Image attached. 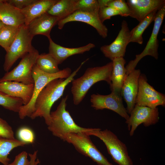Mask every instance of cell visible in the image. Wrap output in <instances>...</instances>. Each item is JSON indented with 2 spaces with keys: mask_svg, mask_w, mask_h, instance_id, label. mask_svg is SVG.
<instances>
[{
  "mask_svg": "<svg viewBox=\"0 0 165 165\" xmlns=\"http://www.w3.org/2000/svg\"><path fill=\"white\" fill-rule=\"evenodd\" d=\"M88 59L82 62L67 78L54 79L43 88L35 100V111L30 117L32 119L38 117H43L47 126L50 124V110L52 105L63 95L66 86L72 82L82 66Z\"/></svg>",
  "mask_w": 165,
  "mask_h": 165,
  "instance_id": "obj_1",
  "label": "cell"
},
{
  "mask_svg": "<svg viewBox=\"0 0 165 165\" xmlns=\"http://www.w3.org/2000/svg\"><path fill=\"white\" fill-rule=\"evenodd\" d=\"M112 69V61L102 66L88 68L81 76L74 79L72 82L71 91L74 104H79L90 88L95 83L104 81L110 86Z\"/></svg>",
  "mask_w": 165,
  "mask_h": 165,
  "instance_id": "obj_2",
  "label": "cell"
},
{
  "mask_svg": "<svg viewBox=\"0 0 165 165\" xmlns=\"http://www.w3.org/2000/svg\"><path fill=\"white\" fill-rule=\"evenodd\" d=\"M68 95L62 98L54 111L50 112L51 122L48 130L52 134L63 140L66 135L72 133H88L94 131L95 128H86L76 124L66 109Z\"/></svg>",
  "mask_w": 165,
  "mask_h": 165,
  "instance_id": "obj_3",
  "label": "cell"
},
{
  "mask_svg": "<svg viewBox=\"0 0 165 165\" xmlns=\"http://www.w3.org/2000/svg\"><path fill=\"white\" fill-rule=\"evenodd\" d=\"M71 73V69L69 68H64L55 73H46L39 69L35 64L32 71L34 82L33 94L30 102L20 107L18 112L20 119H23L26 117H30L35 111L34 106L36 98L40 92L49 82L56 79H66Z\"/></svg>",
  "mask_w": 165,
  "mask_h": 165,
  "instance_id": "obj_4",
  "label": "cell"
},
{
  "mask_svg": "<svg viewBox=\"0 0 165 165\" xmlns=\"http://www.w3.org/2000/svg\"><path fill=\"white\" fill-rule=\"evenodd\" d=\"M86 133L89 136H96L102 140L108 154L119 165H133L127 146L111 130L107 129L102 130L100 128H95L94 131Z\"/></svg>",
  "mask_w": 165,
  "mask_h": 165,
  "instance_id": "obj_5",
  "label": "cell"
},
{
  "mask_svg": "<svg viewBox=\"0 0 165 165\" xmlns=\"http://www.w3.org/2000/svg\"><path fill=\"white\" fill-rule=\"evenodd\" d=\"M33 37L27 26L24 24L19 27L17 35L8 50L3 65L4 70L8 72L15 62L35 48L31 45Z\"/></svg>",
  "mask_w": 165,
  "mask_h": 165,
  "instance_id": "obj_6",
  "label": "cell"
},
{
  "mask_svg": "<svg viewBox=\"0 0 165 165\" xmlns=\"http://www.w3.org/2000/svg\"><path fill=\"white\" fill-rule=\"evenodd\" d=\"M63 141L72 144L78 152L89 157L99 165H113L99 150L86 133L69 134Z\"/></svg>",
  "mask_w": 165,
  "mask_h": 165,
  "instance_id": "obj_7",
  "label": "cell"
},
{
  "mask_svg": "<svg viewBox=\"0 0 165 165\" xmlns=\"http://www.w3.org/2000/svg\"><path fill=\"white\" fill-rule=\"evenodd\" d=\"M39 55L38 51L35 49L26 54L16 67L0 79V82L13 81L27 85L34 84L32 69Z\"/></svg>",
  "mask_w": 165,
  "mask_h": 165,
  "instance_id": "obj_8",
  "label": "cell"
},
{
  "mask_svg": "<svg viewBox=\"0 0 165 165\" xmlns=\"http://www.w3.org/2000/svg\"><path fill=\"white\" fill-rule=\"evenodd\" d=\"M165 16V5L157 12L151 35L144 49L141 53L136 55L134 59L130 61L126 66V76L135 69L139 61L144 57L150 56L156 60L158 59L159 43L157 37Z\"/></svg>",
  "mask_w": 165,
  "mask_h": 165,
  "instance_id": "obj_9",
  "label": "cell"
},
{
  "mask_svg": "<svg viewBox=\"0 0 165 165\" xmlns=\"http://www.w3.org/2000/svg\"><path fill=\"white\" fill-rule=\"evenodd\" d=\"M138 89L135 105L154 108L165 106V95L156 91L149 84L145 75L141 74L138 79Z\"/></svg>",
  "mask_w": 165,
  "mask_h": 165,
  "instance_id": "obj_10",
  "label": "cell"
},
{
  "mask_svg": "<svg viewBox=\"0 0 165 165\" xmlns=\"http://www.w3.org/2000/svg\"><path fill=\"white\" fill-rule=\"evenodd\" d=\"M128 120L126 121L127 124L129 134L132 136L138 127L141 123L145 127L155 125L159 120L158 108H154L135 105L130 113Z\"/></svg>",
  "mask_w": 165,
  "mask_h": 165,
  "instance_id": "obj_11",
  "label": "cell"
},
{
  "mask_svg": "<svg viewBox=\"0 0 165 165\" xmlns=\"http://www.w3.org/2000/svg\"><path fill=\"white\" fill-rule=\"evenodd\" d=\"M91 106L96 110L107 109L119 115L127 121L129 116L123 105L121 94L112 91L108 95L93 94L90 97Z\"/></svg>",
  "mask_w": 165,
  "mask_h": 165,
  "instance_id": "obj_12",
  "label": "cell"
},
{
  "mask_svg": "<svg viewBox=\"0 0 165 165\" xmlns=\"http://www.w3.org/2000/svg\"><path fill=\"white\" fill-rule=\"evenodd\" d=\"M130 31L127 22L123 20L121 29L115 40L110 44L101 47V51L105 57L112 61L116 58L123 57L127 45L130 43Z\"/></svg>",
  "mask_w": 165,
  "mask_h": 165,
  "instance_id": "obj_13",
  "label": "cell"
},
{
  "mask_svg": "<svg viewBox=\"0 0 165 165\" xmlns=\"http://www.w3.org/2000/svg\"><path fill=\"white\" fill-rule=\"evenodd\" d=\"M72 21L81 22L90 25L103 38L108 36V28L100 20L98 14L76 10L66 18L59 20L57 23L58 28L61 29L65 24Z\"/></svg>",
  "mask_w": 165,
  "mask_h": 165,
  "instance_id": "obj_14",
  "label": "cell"
},
{
  "mask_svg": "<svg viewBox=\"0 0 165 165\" xmlns=\"http://www.w3.org/2000/svg\"><path fill=\"white\" fill-rule=\"evenodd\" d=\"M141 74L140 69H134L126 77L122 86L121 95L127 104L126 110L130 114L135 105L138 89V79Z\"/></svg>",
  "mask_w": 165,
  "mask_h": 165,
  "instance_id": "obj_15",
  "label": "cell"
},
{
  "mask_svg": "<svg viewBox=\"0 0 165 165\" xmlns=\"http://www.w3.org/2000/svg\"><path fill=\"white\" fill-rule=\"evenodd\" d=\"M126 2L130 9V16L139 22L165 5L164 0H127Z\"/></svg>",
  "mask_w": 165,
  "mask_h": 165,
  "instance_id": "obj_16",
  "label": "cell"
},
{
  "mask_svg": "<svg viewBox=\"0 0 165 165\" xmlns=\"http://www.w3.org/2000/svg\"><path fill=\"white\" fill-rule=\"evenodd\" d=\"M34 84H25L13 81L0 82V91L7 95L21 99L23 105H27L32 98Z\"/></svg>",
  "mask_w": 165,
  "mask_h": 165,
  "instance_id": "obj_17",
  "label": "cell"
},
{
  "mask_svg": "<svg viewBox=\"0 0 165 165\" xmlns=\"http://www.w3.org/2000/svg\"><path fill=\"white\" fill-rule=\"evenodd\" d=\"M49 41V53L55 60L58 64H61L69 57L76 54H82L89 51L95 47L92 43H89L83 46L76 48H68L57 44L50 37Z\"/></svg>",
  "mask_w": 165,
  "mask_h": 165,
  "instance_id": "obj_18",
  "label": "cell"
},
{
  "mask_svg": "<svg viewBox=\"0 0 165 165\" xmlns=\"http://www.w3.org/2000/svg\"><path fill=\"white\" fill-rule=\"evenodd\" d=\"M59 20L58 18L46 13L34 19L27 26L33 37L42 35L46 36L48 39L51 37L50 33L52 28Z\"/></svg>",
  "mask_w": 165,
  "mask_h": 165,
  "instance_id": "obj_19",
  "label": "cell"
},
{
  "mask_svg": "<svg viewBox=\"0 0 165 165\" xmlns=\"http://www.w3.org/2000/svg\"><path fill=\"white\" fill-rule=\"evenodd\" d=\"M0 20L5 25L17 27L24 24V17L21 10L7 0H0Z\"/></svg>",
  "mask_w": 165,
  "mask_h": 165,
  "instance_id": "obj_20",
  "label": "cell"
},
{
  "mask_svg": "<svg viewBox=\"0 0 165 165\" xmlns=\"http://www.w3.org/2000/svg\"><path fill=\"white\" fill-rule=\"evenodd\" d=\"M57 0H35L29 6L21 10L28 25L33 20L47 13Z\"/></svg>",
  "mask_w": 165,
  "mask_h": 165,
  "instance_id": "obj_21",
  "label": "cell"
},
{
  "mask_svg": "<svg viewBox=\"0 0 165 165\" xmlns=\"http://www.w3.org/2000/svg\"><path fill=\"white\" fill-rule=\"evenodd\" d=\"M110 88L112 91L121 94V89L126 77L125 67L126 61L123 57L116 58L112 61Z\"/></svg>",
  "mask_w": 165,
  "mask_h": 165,
  "instance_id": "obj_22",
  "label": "cell"
},
{
  "mask_svg": "<svg viewBox=\"0 0 165 165\" xmlns=\"http://www.w3.org/2000/svg\"><path fill=\"white\" fill-rule=\"evenodd\" d=\"M77 0H57L47 13L58 18L59 20L68 16L76 10Z\"/></svg>",
  "mask_w": 165,
  "mask_h": 165,
  "instance_id": "obj_23",
  "label": "cell"
},
{
  "mask_svg": "<svg viewBox=\"0 0 165 165\" xmlns=\"http://www.w3.org/2000/svg\"><path fill=\"white\" fill-rule=\"evenodd\" d=\"M158 10L154 11L147 15L130 31V43L135 42L140 44L143 43V34L151 23L154 21Z\"/></svg>",
  "mask_w": 165,
  "mask_h": 165,
  "instance_id": "obj_24",
  "label": "cell"
},
{
  "mask_svg": "<svg viewBox=\"0 0 165 165\" xmlns=\"http://www.w3.org/2000/svg\"><path fill=\"white\" fill-rule=\"evenodd\" d=\"M27 144L15 138L9 139L0 136V162L3 165H8L10 160L8 157L10 152L15 148Z\"/></svg>",
  "mask_w": 165,
  "mask_h": 165,
  "instance_id": "obj_25",
  "label": "cell"
},
{
  "mask_svg": "<svg viewBox=\"0 0 165 165\" xmlns=\"http://www.w3.org/2000/svg\"><path fill=\"white\" fill-rule=\"evenodd\" d=\"M35 64L41 70L48 73H55L60 70L58 68L59 64L49 53L39 54Z\"/></svg>",
  "mask_w": 165,
  "mask_h": 165,
  "instance_id": "obj_26",
  "label": "cell"
},
{
  "mask_svg": "<svg viewBox=\"0 0 165 165\" xmlns=\"http://www.w3.org/2000/svg\"><path fill=\"white\" fill-rule=\"evenodd\" d=\"M19 27L5 25L0 30V46L6 52L14 41Z\"/></svg>",
  "mask_w": 165,
  "mask_h": 165,
  "instance_id": "obj_27",
  "label": "cell"
},
{
  "mask_svg": "<svg viewBox=\"0 0 165 165\" xmlns=\"http://www.w3.org/2000/svg\"><path fill=\"white\" fill-rule=\"evenodd\" d=\"M0 105L7 109L18 112L23 102L21 99L9 96L0 91Z\"/></svg>",
  "mask_w": 165,
  "mask_h": 165,
  "instance_id": "obj_28",
  "label": "cell"
},
{
  "mask_svg": "<svg viewBox=\"0 0 165 165\" xmlns=\"http://www.w3.org/2000/svg\"><path fill=\"white\" fill-rule=\"evenodd\" d=\"M76 10L98 14L99 8L97 0H77Z\"/></svg>",
  "mask_w": 165,
  "mask_h": 165,
  "instance_id": "obj_29",
  "label": "cell"
},
{
  "mask_svg": "<svg viewBox=\"0 0 165 165\" xmlns=\"http://www.w3.org/2000/svg\"><path fill=\"white\" fill-rule=\"evenodd\" d=\"M107 6L112 7L117 10L122 16H130V11L126 2L124 0H111Z\"/></svg>",
  "mask_w": 165,
  "mask_h": 165,
  "instance_id": "obj_30",
  "label": "cell"
},
{
  "mask_svg": "<svg viewBox=\"0 0 165 165\" xmlns=\"http://www.w3.org/2000/svg\"><path fill=\"white\" fill-rule=\"evenodd\" d=\"M17 135L19 140L27 144L33 143L35 140L34 134L33 131L27 127H22L18 130Z\"/></svg>",
  "mask_w": 165,
  "mask_h": 165,
  "instance_id": "obj_31",
  "label": "cell"
},
{
  "mask_svg": "<svg viewBox=\"0 0 165 165\" xmlns=\"http://www.w3.org/2000/svg\"><path fill=\"white\" fill-rule=\"evenodd\" d=\"M120 13L116 9L110 6H107L99 9L98 16L101 21L103 22L106 20L109 19L111 17L119 15Z\"/></svg>",
  "mask_w": 165,
  "mask_h": 165,
  "instance_id": "obj_32",
  "label": "cell"
},
{
  "mask_svg": "<svg viewBox=\"0 0 165 165\" xmlns=\"http://www.w3.org/2000/svg\"><path fill=\"white\" fill-rule=\"evenodd\" d=\"M0 136L9 139H15L12 127L6 121L0 118Z\"/></svg>",
  "mask_w": 165,
  "mask_h": 165,
  "instance_id": "obj_33",
  "label": "cell"
},
{
  "mask_svg": "<svg viewBox=\"0 0 165 165\" xmlns=\"http://www.w3.org/2000/svg\"><path fill=\"white\" fill-rule=\"evenodd\" d=\"M28 153L23 151L15 156L14 160L8 165H30V161L28 159Z\"/></svg>",
  "mask_w": 165,
  "mask_h": 165,
  "instance_id": "obj_34",
  "label": "cell"
},
{
  "mask_svg": "<svg viewBox=\"0 0 165 165\" xmlns=\"http://www.w3.org/2000/svg\"><path fill=\"white\" fill-rule=\"evenodd\" d=\"M35 0H7L9 3L21 10L26 7Z\"/></svg>",
  "mask_w": 165,
  "mask_h": 165,
  "instance_id": "obj_35",
  "label": "cell"
},
{
  "mask_svg": "<svg viewBox=\"0 0 165 165\" xmlns=\"http://www.w3.org/2000/svg\"><path fill=\"white\" fill-rule=\"evenodd\" d=\"M38 151H35L32 154L29 153L28 155L30 158V165H37L40 163V161L38 159L36 160Z\"/></svg>",
  "mask_w": 165,
  "mask_h": 165,
  "instance_id": "obj_36",
  "label": "cell"
},
{
  "mask_svg": "<svg viewBox=\"0 0 165 165\" xmlns=\"http://www.w3.org/2000/svg\"><path fill=\"white\" fill-rule=\"evenodd\" d=\"M111 0H98L99 9L108 6Z\"/></svg>",
  "mask_w": 165,
  "mask_h": 165,
  "instance_id": "obj_37",
  "label": "cell"
},
{
  "mask_svg": "<svg viewBox=\"0 0 165 165\" xmlns=\"http://www.w3.org/2000/svg\"><path fill=\"white\" fill-rule=\"evenodd\" d=\"M5 24H4L2 21L0 20V30Z\"/></svg>",
  "mask_w": 165,
  "mask_h": 165,
  "instance_id": "obj_38",
  "label": "cell"
}]
</instances>
